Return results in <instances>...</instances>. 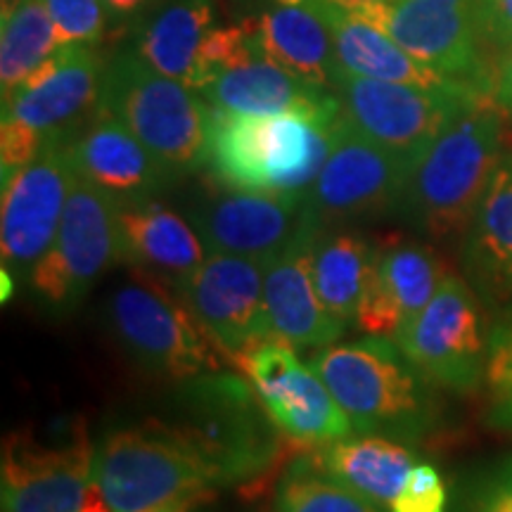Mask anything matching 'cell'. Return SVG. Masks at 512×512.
Here are the masks:
<instances>
[{"mask_svg":"<svg viewBox=\"0 0 512 512\" xmlns=\"http://www.w3.org/2000/svg\"><path fill=\"white\" fill-rule=\"evenodd\" d=\"M503 117L494 95L460 110L413 164L396 216L430 240L465 238L505 157Z\"/></svg>","mask_w":512,"mask_h":512,"instance_id":"obj_1","label":"cell"},{"mask_svg":"<svg viewBox=\"0 0 512 512\" xmlns=\"http://www.w3.org/2000/svg\"><path fill=\"white\" fill-rule=\"evenodd\" d=\"M339 114L342 105L280 114H233L209 105V174L228 188L306 195L330 155Z\"/></svg>","mask_w":512,"mask_h":512,"instance_id":"obj_2","label":"cell"},{"mask_svg":"<svg viewBox=\"0 0 512 512\" xmlns=\"http://www.w3.org/2000/svg\"><path fill=\"white\" fill-rule=\"evenodd\" d=\"M197 95L128 46L107 57L98 110L124 124L178 181L207 164L209 102Z\"/></svg>","mask_w":512,"mask_h":512,"instance_id":"obj_3","label":"cell"},{"mask_svg":"<svg viewBox=\"0 0 512 512\" xmlns=\"http://www.w3.org/2000/svg\"><path fill=\"white\" fill-rule=\"evenodd\" d=\"M311 368L349 415L354 434L415 437L430 425L427 380L392 337L332 344L313 356Z\"/></svg>","mask_w":512,"mask_h":512,"instance_id":"obj_4","label":"cell"},{"mask_svg":"<svg viewBox=\"0 0 512 512\" xmlns=\"http://www.w3.org/2000/svg\"><path fill=\"white\" fill-rule=\"evenodd\" d=\"M93 482L112 512H143L221 486L195 444L166 422L107 434L95 448Z\"/></svg>","mask_w":512,"mask_h":512,"instance_id":"obj_5","label":"cell"},{"mask_svg":"<svg viewBox=\"0 0 512 512\" xmlns=\"http://www.w3.org/2000/svg\"><path fill=\"white\" fill-rule=\"evenodd\" d=\"M181 422L176 427L195 444L219 484L252 482L278 458L275 425L256 389L226 373L183 380Z\"/></svg>","mask_w":512,"mask_h":512,"instance_id":"obj_6","label":"cell"},{"mask_svg":"<svg viewBox=\"0 0 512 512\" xmlns=\"http://www.w3.org/2000/svg\"><path fill=\"white\" fill-rule=\"evenodd\" d=\"M128 268V266H126ZM114 287L107 316L119 344L140 368L169 380L214 373L209 337L174 290L138 268Z\"/></svg>","mask_w":512,"mask_h":512,"instance_id":"obj_7","label":"cell"},{"mask_svg":"<svg viewBox=\"0 0 512 512\" xmlns=\"http://www.w3.org/2000/svg\"><path fill=\"white\" fill-rule=\"evenodd\" d=\"M119 202L76 174L53 245L27 278L48 311L69 313L112 266H121Z\"/></svg>","mask_w":512,"mask_h":512,"instance_id":"obj_8","label":"cell"},{"mask_svg":"<svg viewBox=\"0 0 512 512\" xmlns=\"http://www.w3.org/2000/svg\"><path fill=\"white\" fill-rule=\"evenodd\" d=\"M332 91L358 133L415 164L460 110L479 95L470 88H420L335 69Z\"/></svg>","mask_w":512,"mask_h":512,"instance_id":"obj_9","label":"cell"},{"mask_svg":"<svg viewBox=\"0 0 512 512\" xmlns=\"http://www.w3.org/2000/svg\"><path fill=\"white\" fill-rule=\"evenodd\" d=\"M394 342L427 382L472 392L482 382L489 356L477 292L448 273L430 304L396 332Z\"/></svg>","mask_w":512,"mask_h":512,"instance_id":"obj_10","label":"cell"},{"mask_svg":"<svg viewBox=\"0 0 512 512\" xmlns=\"http://www.w3.org/2000/svg\"><path fill=\"white\" fill-rule=\"evenodd\" d=\"M413 164L358 133L344 112L332 128L330 155L306 200L320 226L399 214V204Z\"/></svg>","mask_w":512,"mask_h":512,"instance_id":"obj_11","label":"cell"},{"mask_svg":"<svg viewBox=\"0 0 512 512\" xmlns=\"http://www.w3.org/2000/svg\"><path fill=\"white\" fill-rule=\"evenodd\" d=\"M382 29L415 60L479 93L494 95L484 57L479 53L482 3L458 5L451 0H392L351 10Z\"/></svg>","mask_w":512,"mask_h":512,"instance_id":"obj_12","label":"cell"},{"mask_svg":"<svg viewBox=\"0 0 512 512\" xmlns=\"http://www.w3.org/2000/svg\"><path fill=\"white\" fill-rule=\"evenodd\" d=\"M252 380L278 430L302 446H328L354 434L349 415L339 406L316 370L306 368L294 347L268 337L235 358Z\"/></svg>","mask_w":512,"mask_h":512,"instance_id":"obj_13","label":"cell"},{"mask_svg":"<svg viewBox=\"0 0 512 512\" xmlns=\"http://www.w3.org/2000/svg\"><path fill=\"white\" fill-rule=\"evenodd\" d=\"M69 140H48L27 166L3 183L0 256L5 271L19 280L29 278L60 228L76 181Z\"/></svg>","mask_w":512,"mask_h":512,"instance_id":"obj_14","label":"cell"},{"mask_svg":"<svg viewBox=\"0 0 512 512\" xmlns=\"http://www.w3.org/2000/svg\"><path fill=\"white\" fill-rule=\"evenodd\" d=\"M221 185V183H219ZM313 219L306 195L202 188L188 204V221L209 252L271 261Z\"/></svg>","mask_w":512,"mask_h":512,"instance_id":"obj_15","label":"cell"},{"mask_svg":"<svg viewBox=\"0 0 512 512\" xmlns=\"http://www.w3.org/2000/svg\"><path fill=\"white\" fill-rule=\"evenodd\" d=\"M95 448L83 422L46 444L31 430L12 432L3 446L5 512H81L93 482Z\"/></svg>","mask_w":512,"mask_h":512,"instance_id":"obj_16","label":"cell"},{"mask_svg":"<svg viewBox=\"0 0 512 512\" xmlns=\"http://www.w3.org/2000/svg\"><path fill=\"white\" fill-rule=\"evenodd\" d=\"M268 261L209 252L178 297L211 342L235 358L273 337L266 316Z\"/></svg>","mask_w":512,"mask_h":512,"instance_id":"obj_17","label":"cell"},{"mask_svg":"<svg viewBox=\"0 0 512 512\" xmlns=\"http://www.w3.org/2000/svg\"><path fill=\"white\" fill-rule=\"evenodd\" d=\"M107 60L95 46H64L38 67L10 98L3 119L38 140H69L98 112Z\"/></svg>","mask_w":512,"mask_h":512,"instance_id":"obj_18","label":"cell"},{"mask_svg":"<svg viewBox=\"0 0 512 512\" xmlns=\"http://www.w3.org/2000/svg\"><path fill=\"white\" fill-rule=\"evenodd\" d=\"M316 216L266 266V316L271 335L294 349H328L344 335L347 323L332 316L313 278V245L320 233Z\"/></svg>","mask_w":512,"mask_h":512,"instance_id":"obj_19","label":"cell"},{"mask_svg":"<svg viewBox=\"0 0 512 512\" xmlns=\"http://www.w3.org/2000/svg\"><path fill=\"white\" fill-rule=\"evenodd\" d=\"M117 223L121 264L152 275L176 294L209 254L195 226L157 197L119 202Z\"/></svg>","mask_w":512,"mask_h":512,"instance_id":"obj_20","label":"cell"},{"mask_svg":"<svg viewBox=\"0 0 512 512\" xmlns=\"http://www.w3.org/2000/svg\"><path fill=\"white\" fill-rule=\"evenodd\" d=\"M69 155L83 181L105 190L117 202L157 197L176 183L124 124L102 110L69 140Z\"/></svg>","mask_w":512,"mask_h":512,"instance_id":"obj_21","label":"cell"},{"mask_svg":"<svg viewBox=\"0 0 512 512\" xmlns=\"http://www.w3.org/2000/svg\"><path fill=\"white\" fill-rule=\"evenodd\" d=\"M446 275L432 247L406 238L387 240L377 249L373 283L356 316L358 330L394 339L430 304Z\"/></svg>","mask_w":512,"mask_h":512,"instance_id":"obj_22","label":"cell"},{"mask_svg":"<svg viewBox=\"0 0 512 512\" xmlns=\"http://www.w3.org/2000/svg\"><path fill=\"white\" fill-rule=\"evenodd\" d=\"M463 268L482 306L512 318V155L501 159L467 228Z\"/></svg>","mask_w":512,"mask_h":512,"instance_id":"obj_23","label":"cell"},{"mask_svg":"<svg viewBox=\"0 0 512 512\" xmlns=\"http://www.w3.org/2000/svg\"><path fill=\"white\" fill-rule=\"evenodd\" d=\"M330 31L337 69L366 79L411 83L420 88H470L406 53L382 29L332 0H306ZM475 91V88H470ZM479 93V91H477Z\"/></svg>","mask_w":512,"mask_h":512,"instance_id":"obj_24","label":"cell"},{"mask_svg":"<svg viewBox=\"0 0 512 512\" xmlns=\"http://www.w3.org/2000/svg\"><path fill=\"white\" fill-rule=\"evenodd\" d=\"M200 95L209 105L233 114L332 110L339 105L335 93L280 67L264 48L216 74Z\"/></svg>","mask_w":512,"mask_h":512,"instance_id":"obj_25","label":"cell"},{"mask_svg":"<svg viewBox=\"0 0 512 512\" xmlns=\"http://www.w3.org/2000/svg\"><path fill=\"white\" fill-rule=\"evenodd\" d=\"M211 29L214 0H152L131 19V48L159 74L192 88Z\"/></svg>","mask_w":512,"mask_h":512,"instance_id":"obj_26","label":"cell"},{"mask_svg":"<svg viewBox=\"0 0 512 512\" xmlns=\"http://www.w3.org/2000/svg\"><path fill=\"white\" fill-rule=\"evenodd\" d=\"M313 463L380 508L392 505L415 465V453L387 434H358L311 453Z\"/></svg>","mask_w":512,"mask_h":512,"instance_id":"obj_27","label":"cell"},{"mask_svg":"<svg viewBox=\"0 0 512 512\" xmlns=\"http://www.w3.org/2000/svg\"><path fill=\"white\" fill-rule=\"evenodd\" d=\"M254 27L261 48L273 62L313 86L332 91L337 69L335 48L328 27L309 3H275L264 15L254 17Z\"/></svg>","mask_w":512,"mask_h":512,"instance_id":"obj_28","label":"cell"},{"mask_svg":"<svg viewBox=\"0 0 512 512\" xmlns=\"http://www.w3.org/2000/svg\"><path fill=\"white\" fill-rule=\"evenodd\" d=\"M377 249L366 235L344 228H320L313 245V278L325 309L342 323H356L373 283Z\"/></svg>","mask_w":512,"mask_h":512,"instance_id":"obj_29","label":"cell"},{"mask_svg":"<svg viewBox=\"0 0 512 512\" xmlns=\"http://www.w3.org/2000/svg\"><path fill=\"white\" fill-rule=\"evenodd\" d=\"M60 50L46 0H15L3 5L0 34V91L3 100Z\"/></svg>","mask_w":512,"mask_h":512,"instance_id":"obj_30","label":"cell"},{"mask_svg":"<svg viewBox=\"0 0 512 512\" xmlns=\"http://www.w3.org/2000/svg\"><path fill=\"white\" fill-rule=\"evenodd\" d=\"M273 512H382L313 463L311 456L290 463L275 486Z\"/></svg>","mask_w":512,"mask_h":512,"instance_id":"obj_31","label":"cell"},{"mask_svg":"<svg viewBox=\"0 0 512 512\" xmlns=\"http://www.w3.org/2000/svg\"><path fill=\"white\" fill-rule=\"evenodd\" d=\"M46 5L60 48L98 46L110 19L102 0H46Z\"/></svg>","mask_w":512,"mask_h":512,"instance_id":"obj_32","label":"cell"},{"mask_svg":"<svg viewBox=\"0 0 512 512\" xmlns=\"http://www.w3.org/2000/svg\"><path fill=\"white\" fill-rule=\"evenodd\" d=\"M448 491L444 477L430 463L411 467L401 491L389 505V512H446Z\"/></svg>","mask_w":512,"mask_h":512,"instance_id":"obj_33","label":"cell"},{"mask_svg":"<svg viewBox=\"0 0 512 512\" xmlns=\"http://www.w3.org/2000/svg\"><path fill=\"white\" fill-rule=\"evenodd\" d=\"M470 512H512V458L479 486Z\"/></svg>","mask_w":512,"mask_h":512,"instance_id":"obj_34","label":"cell"},{"mask_svg":"<svg viewBox=\"0 0 512 512\" xmlns=\"http://www.w3.org/2000/svg\"><path fill=\"white\" fill-rule=\"evenodd\" d=\"M482 27L494 41L512 46V0H482Z\"/></svg>","mask_w":512,"mask_h":512,"instance_id":"obj_35","label":"cell"},{"mask_svg":"<svg viewBox=\"0 0 512 512\" xmlns=\"http://www.w3.org/2000/svg\"><path fill=\"white\" fill-rule=\"evenodd\" d=\"M494 100L508 117H512V46H508L501 64H498V74L494 81Z\"/></svg>","mask_w":512,"mask_h":512,"instance_id":"obj_36","label":"cell"},{"mask_svg":"<svg viewBox=\"0 0 512 512\" xmlns=\"http://www.w3.org/2000/svg\"><path fill=\"white\" fill-rule=\"evenodd\" d=\"M114 19H136L152 0H102Z\"/></svg>","mask_w":512,"mask_h":512,"instance_id":"obj_37","label":"cell"},{"mask_svg":"<svg viewBox=\"0 0 512 512\" xmlns=\"http://www.w3.org/2000/svg\"><path fill=\"white\" fill-rule=\"evenodd\" d=\"M81 512H112V508L105 501V496H102L100 486L95 482H91V486H88V494H86V501L81 505Z\"/></svg>","mask_w":512,"mask_h":512,"instance_id":"obj_38","label":"cell"},{"mask_svg":"<svg viewBox=\"0 0 512 512\" xmlns=\"http://www.w3.org/2000/svg\"><path fill=\"white\" fill-rule=\"evenodd\" d=\"M209 494H197V496H190L185 498V501H181L174 508V512H200V505L207 501Z\"/></svg>","mask_w":512,"mask_h":512,"instance_id":"obj_39","label":"cell"},{"mask_svg":"<svg viewBox=\"0 0 512 512\" xmlns=\"http://www.w3.org/2000/svg\"><path fill=\"white\" fill-rule=\"evenodd\" d=\"M332 3L342 5V8H347V10H356V8H361V5H370V3H392V0H332Z\"/></svg>","mask_w":512,"mask_h":512,"instance_id":"obj_40","label":"cell"},{"mask_svg":"<svg viewBox=\"0 0 512 512\" xmlns=\"http://www.w3.org/2000/svg\"><path fill=\"white\" fill-rule=\"evenodd\" d=\"M498 420L503 425H512V401L505 403V406H498Z\"/></svg>","mask_w":512,"mask_h":512,"instance_id":"obj_41","label":"cell"},{"mask_svg":"<svg viewBox=\"0 0 512 512\" xmlns=\"http://www.w3.org/2000/svg\"><path fill=\"white\" fill-rule=\"evenodd\" d=\"M183 501H185V498H183ZM178 503H181V501L166 503V505H157V508H150V510H143V512H174V508H176Z\"/></svg>","mask_w":512,"mask_h":512,"instance_id":"obj_42","label":"cell"},{"mask_svg":"<svg viewBox=\"0 0 512 512\" xmlns=\"http://www.w3.org/2000/svg\"><path fill=\"white\" fill-rule=\"evenodd\" d=\"M275 3H280V5H304L306 0H275Z\"/></svg>","mask_w":512,"mask_h":512,"instance_id":"obj_43","label":"cell"}]
</instances>
